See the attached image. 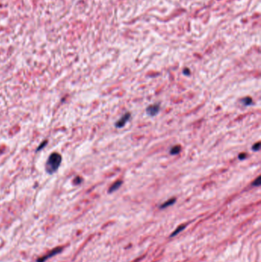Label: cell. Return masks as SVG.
Wrapping results in <instances>:
<instances>
[{
    "label": "cell",
    "instance_id": "cell-13",
    "mask_svg": "<svg viewBox=\"0 0 261 262\" xmlns=\"http://www.w3.org/2000/svg\"><path fill=\"white\" fill-rule=\"evenodd\" d=\"M184 75H190V70L189 68H185L184 71H183Z\"/></svg>",
    "mask_w": 261,
    "mask_h": 262
},
{
    "label": "cell",
    "instance_id": "cell-3",
    "mask_svg": "<svg viewBox=\"0 0 261 262\" xmlns=\"http://www.w3.org/2000/svg\"><path fill=\"white\" fill-rule=\"evenodd\" d=\"M130 117H131V114L129 112L126 113L115 123V126H116V128H122V127H123L126 125V123L129 121V120L130 119Z\"/></svg>",
    "mask_w": 261,
    "mask_h": 262
},
{
    "label": "cell",
    "instance_id": "cell-4",
    "mask_svg": "<svg viewBox=\"0 0 261 262\" xmlns=\"http://www.w3.org/2000/svg\"><path fill=\"white\" fill-rule=\"evenodd\" d=\"M159 111H160V106H159V104H157V103L149 106L146 108L147 114L152 116V117L156 116L159 112Z\"/></svg>",
    "mask_w": 261,
    "mask_h": 262
},
{
    "label": "cell",
    "instance_id": "cell-9",
    "mask_svg": "<svg viewBox=\"0 0 261 262\" xmlns=\"http://www.w3.org/2000/svg\"><path fill=\"white\" fill-rule=\"evenodd\" d=\"M185 225L179 226V228H178L177 229L175 230V232H174L173 233H172V235H171V237H173V236H175V235H178V234H179V232H181V231H183V230L185 229Z\"/></svg>",
    "mask_w": 261,
    "mask_h": 262
},
{
    "label": "cell",
    "instance_id": "cell-6",
    "mask_svg": "<svg viewBox=\"0 0 261 262\" xmlns=\"http://www.w3.org/2000/svg\"><path fill=\"white\" fill-rule=\"evenodd\" d=\"M175 201H176V199H175V198H172V199H169V200L166 201V202L163 203V204H162V205H160V209H166V208L170 206V205H172L175 202Z\"/></svg>",
    "mask_w": 261,
    "mask_h": 262
},
{
    "label": "cell",
    "instance_id": "cell-7",
    "mask_svg": "<svg viewBox=\"0 0 261 262\" xmlns=\"http://www.w3.org/2000/svg\"><path fill=\"white\" fill-rule=\"evenodd\" d=\"M181 150V148L180 146L179 145H176V146H174L173 147L171 148L170 149V154L171 155H177L179 154Z\"/></svg>",
    "mask_w": 261,
    "mask_h": 262
},
{
    "label": "cell",
    "instance_id": "cell-8",
    "mask_svg": "<svg viewBox=\"0 0 261 262\" xmlns=\"http://www.w3.org/2000/svg\"><path fill=\"white\" fill-rule=\"evenodd\" d=\"M241 102H242L245 106H250L253 103V100H252V98H250V97H246V98H243V99L241 100Z\"/></svg>",
    "mask_w": 261,
    "mask_h": 262
},
{
    "label": "cell",
    "instance_id": "cell-1",
    "mask_svg": "<svg viewBox=\"0 0 261 262\" xmlns=\"http://www.w3.org/2000/svg\"><path fill=\"white\" fill-rule=\"evenodd\" d=\"M62 157L59 153H53L49 156L45 164L46 172L48 174H53L58 169L61 163Z\"/></svg>",
    "mask_w": 261,
    "mask_h": 262
},
{
    "label": "cell",
    "instance_id": "cell-2",
    "mask_svg": "<svg viewBox=\"0 0 261 262\" xmlns=\"http://www.w3.org/2000/svg\"><path fill=\"white\" fill-rule=\"evenodd\" d=\"M61 251H62V248H61V247L56 248L53 249V250H52V251H50L49 252H48L47 255H44V256L42 257V258H38V260H37V262H44L45 261H47L48 259H49L50 258H52V257L54 256L55 255L59 254L60 252H61Z\"/></svg>",
    "mask_w": 261,
    "mask_h": 262
},
{
    "label": "cell",
    "instance_id": "cell-10",
    "mask_svg": "<svg viewBox=\"0 0 261 262\" xmlns=\"http://www.w3.org/2000/svg\"><path fill=\"white\" fill-rule=\"evenodd\" d=\"M252 186H260V176H259L255 181H254V182L252 183Z\"/></svg>",
    "mask_w": 261,
    "mask_h": 262
},
{
    "label": "cell",
    "instance_id": "cell-11",
    "mask_svg": "<svg viewBox=\"0 0 261 262\" xmlns=\"http://www.w3.org/2000/svg\"><path fill=\"white\" fill-rule=\"evenodd\" d=\"M260 146V144L258 142V143H257V144H255L254 146H253L252 149H253L254 151H259Z\"/></svg>",
    "mask_w": 261,
    "mask_h": 262
},
{
    "label": "cell",
    "instance_id": "cell-5",
    "mask_svg": "<svg viewBox=\"0 0 261 262\" xmlns=\"http://www.w3.org/2000/svg\"><path fill=\"white\" fill-rule=\"evenodd\" d=\"M122 184H123V182L121 181V180H118V181L115 182L113 184L112 186H110V190H109V193H112V192H113L116 191V190H118L119 188L120 187V186H122Z\"/></svg>",
    "mask_w": 261,
    "mask_h": 262
},
{
    "label": "cell",
    "instance_id": "cell-12",
    "mask_svg": "<svg viewBox=\"0 0 261 262\" xmlns=\"http://www.w3.org/2000/svg\"><path fill=\"white\" fill-rule=\"evenodd\" d=\"M246 157H247L246 153H240V154H239V156H238V158L240 159V160L244 159L245 158H246Z\"/></svg>",
    "mask_w": 261,
    "mask_h": 262
}]
</instances>
